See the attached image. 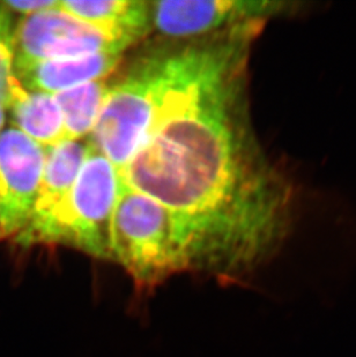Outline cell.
I'll list each match as a JSON object with an SVG mask.
<instances>
[{
    "label": "cell",
    "instance_id": "cell-1",
    "mask_svg": "<svg viewBox=\"0 0 356 357\" xmlns=\"http://www.w3.org/2000/svg\"><path fill=\"white\" fill-rule=\"evenodd\" d=\"M259 34L241 24L142 51L153 112L118 176L168 211L179 273L239 279L292 226V184L252 125L248 65Z\"/></svg>",
    "mask_w": 356,
    "mask_h": 357
},
{
    "label": "cell",
    "instance_id": "cell-2",
    "mask_svg": "<svg viewBox=\"0 0 356 357\" xmlns=\"http://www.w3.org/2000/svg\"><path fill=\"white\" fill-rule=\"evenodd\" d=\"M118 185L114 165L89 144L68 196L22 246L64 245L111 260V219Z\"/></svg>",
    "mask_w": 356,
    "mask_h": 357
},
{
    "label": "cell",
    "instance_id": "cell-3",
    "mask_svg": "<svg viewBox=\"0 0 356 357\" xmlns=\"http://www.w3.org/2000/svg\"><path fill=\"white\" fill-rule=\"evenodd\" d=\"M110 250L111 260L142 288L158 286L179 274L168 211L121 178L111 219Z\"/></svg>",
    "mask_w": 356,
    "mask_h": 357
},
{
    "label": "cell",
    "instance_id": "cell-4",
    "mask_svg": "<svg viewBox=\"0 0 356 357\" xmlns=\"http://www.w3.org/2000/svg\"><path fill=\"white\" fill-rule=\"evenodd\" d=\"M126 49L128 45L58 6L24 15L15 24L14 68L17 75L40 61L101 52H125Z\"/></svg>",
    "mask_w": 356,
    "mask_h": 357
},
{
    "label": "cell",
    "instance_id": "cell-5",
    "mask_svg": "<svg viewBox=\"0 0 356 357\" xmlns=\"http://www.w3.org/2000/svg\"><path fill=\"white\" fill-rule=\"evenodd\" d=\"M299 3L242 0L149 1L151 33L163 40H191L250 21L292 13Z\"/></svg>",
    "mask_w": 356,
    "mask_h": 357
},
{
    "label": "cell",
    "instance_id": "cell-6",
    "mask_svg": "<svg viewBox=\"0 0 356 357\" xmlns=\"http://www.w3.org/2000/svg\"><path fill=\"white\" fill-rule=\"evenodd\" d=\"M45 149L17 128L0 133V230L14 239L31 218L40 189Z\"/></svg>",
    "mask_w": 356,
    "mask_h": 357
},
{
    "label": "cell",
    "instance_id": "cell-7",
    "mask_svg": "<svg viewBox=\"0 0 356 357\" xmlns=\"http://www.w3.org/2000/svg\"><path fill=\"white\" fill-rule=\"evenodd\" d=\"M88 147L89 142L82 140H64L45 149L43 175L31 218L24 229L13 239L14 242L24 245L28 237L34 234L61 205L80 172Z\"/></svg>",
    "mask_w": 356,
    "mask_h": 357
},
{
    "label": "cell",
    "instance_id": "cell-8",
    "mask_svg": "<svg viewBox=\"0 0 356 357\" xmlns=\"http://www.w3.org/2000/svg\"><path fill=\"white\" fill-rule=\"evenodd\" d=\"M124 61V52H101L81 57L40 61L17 72L27 91L57 94L70 88L114 75Z\"/></svg>",
    "mask_w": 356,
    "mask_h": 357
},
{
    "label": "cell",
    "instance_id": "cell-9",
    "mask_svg": "<svg viewBox=\"0 0 356 357\" xmlns=\"http://www.w3.org/2000/svg\"><path fill=\"white\" fill-rule=\"evenodd\" d=\"M59 8L128 47L151 34L149 1L63 0Z\"/></svg>",
    "mask_w": 356,
    "mask_h": 357
},
{
    "label": "cell",
    "instance_id": "cell-10",
    "mask_svg": "<svg viewBox=\"0 0 356 357\" xmlns=\"http://www.w3.org/2000/svg\"><path fill=\"white\" fill-rule=\"evenodd\" d=\"M8 110L12 114L13 128L43 149L66 140L63 115L54 95L24 88Z\"/></svg>",
    "mask_w": 356,
    "mask_h": 357
},
{
    "label": "cell",
    "instance_id": "cell-11",
    "mask_svg": "<svg viewBox=\"0 0 356 357\" xmlns=\"http://www.w3.org/2000/svg\"><path fill=\"white\" fill-rule=\"evenodd\" d=\"M110 81H91L54 94L64 121L66 140H81L94 130L105 98Z\"/></svg>",
    "mask_w": 356,
    "mask_h": 357
},
{
    "label": "cell",
    "instance_id": "cell-12",
    "mask_svg": "<svg viewBox=\"0 0 356 357\" xmlns=\"http://www.w3.org/2000/svg\"><path fill=\"white\" fill-rule=\"evenodd\" d=\"M14 31L12 13L0 1V105L6 110L24 89L14 68Z\"/></svg>",
    "mask_w": 356,
    "mask_h": 357
},
{
    "label": "cell",
    "instance_id": "cell-13",
    "mask_svg": "<svg viewBox=\"0 0 356 357\" xmlns=\"http://www.w3.org/2000/svg\"><path fill=\"white\" fill-rule=\"evenodd\" d=\"M1 3L10 13L17 12L22 15L38 13L59 6V0H3Z\"/></svg>",
    "mask_w": 356,
    "mask_h": 357
},
{
    "label": "cell",
    "instance_id": "cell-14",
    "mask_svg": "<svg viewBox=\"0 0 356 357\" xmlns=\"http://www.w3.org/2000/svg\"><path fill=\"white\" fill-rule=\"evenodd\" d=\"M6 109L3 108V105H0V133L5 128L6 124Z\"/></svg>",
    "mask_w": 356,
    "mask_h": 357
},
{
    "label": "cell",
    "instance_id": "cell-15",
    "mask_svg": "<svg viewBox=\"0 0 356 357\" xmlns=\"http://www.w3.org/2000/svg\"><path fill=\"white\" fill-rule=\"evenodd\" d=\"M0 241H3V235H1V230H0Z\"/></svg>",
    "mask_w": 356,
    "mask_h": 357
}]
</instances>
